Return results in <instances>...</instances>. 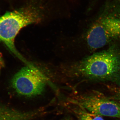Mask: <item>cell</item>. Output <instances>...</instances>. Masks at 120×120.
Returning a JSON list of instances; mask_svg holds the SVG:
<instances>
[{"mask_svg": "<svg viewBox=\"0 0 120 120\" xmlns=\"http://www.w3.org/2000/svg\"><path fill=\"white\" fill-rule=\"evenodd\" d=\"M73 70L76 75L87 79L120 86V49L111 45L84 58Z\"/></svg>", "mask_w": 120, "mask_h": 120, "instance_id": "6da1fadb", "label": "cell"}, {"mask_svg": "<svg viewBox=\"0 0 120 120\" xmlns=\"http://www.w3.org/2000/svg\"><path fill=\"white\" fill-rule=\"evenodd\" d=\"M120 40V1L109 0L88 28L86 41L92 50Z\"/></svg>", "mask_w": 120, "mask_h": 120, "instance_id": "7a4b0ae2", "label": "cell"}, {"mask_svg": "<svg viewBox=\"0 0 120 120\" xmlns=\"http://www.w3.org/2000/svg\"><path fill=\"white\" fill-rule=\"evenodd\" d=\"M42 13L40 8L30 5L8 12L0 17V41L27 65L31 64L24 59L16 49L15 44V38L23 27L40 22L42 19Z\"/></svg>", "mask_w": 120, "mask_h": 120, "instance_id": "3957f363", "label": "cell"}, {"mask_svg": "<svg viewBox=\"0 0 120 120\" xmlns=\"http://www.w3.org/2000/svg\"><path fill=\"white\" fill-rule=\"evenodd\" d=\"M47 81L45 75L33 65L22 68L14 76L12 84L18 94L30 97L41 94Z\"/></svg>", "mask_w": 120, "mask_h": 120, "instance_id": "277c9868", "label": "cell"}, {"mask_svg": "<svg viewBox=\"0 0 120 120\" xmlns=\"http://www.w3.org/2000/svg\"><path fill=\"white\" fill-rule=\"evenodd\" d=\"M68 101L99 116L120 118V103L99 92L77 96Z\"/></svg>", "mask_w": 120, "mask_h": 120, "instance_id": "5b68a950", "label": "cell"}, {"mask_svg": "<svg viewBox=\"0 0 120 120\" xmlns=\"http://www.w3.org/2000/svg\"><path fill=\"white\" fill-rule=\"evenodd\" d=\"M42 112L41 109L31 112H22L0 105V120H31Z\"/></svg>", "mask_w": 120, "mask_h": 120, "instance_id": "8992f818", "label": "cell"}, {"mask_svg": "<svg viewBox=\"0 0 120 120\" xmlns=\"http://www.w3.org/2000/svg\"><path fill=\"white\" fill-rule=\"evenodd\" d=\"M68 106L69 109L75 114L78 120H105L101 116L86 111L75 104Z\"/></svg>", "mask_w": 120, "mask_h": 120, "instance_id": "52a82bcc", "label": "cell"}, {"mask_svg": "<svg viewBox=\"0 0 120 120\" xmlns=\"http://www.w3.org/2000/svg\"><path fill=\"white\" fill-rule=\"evenodd\" d=\"M113 98L114 100L120 103V90L113 96Z\"/></svg>", "mask_w": 120, "mask_h": 120, "instance_id": "ba28073f", "label": "cell"}, {"mask_svg": "<svg viewBox=\"0 0 120 120\" xmlns=\"http://www.w3.org/2000/svg\"></svg>", "mask_w": 120, "mask_h": 120, "instance_id": "9c48e42d", "label": "cell"}]
</instances>
